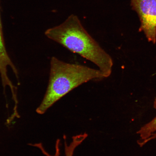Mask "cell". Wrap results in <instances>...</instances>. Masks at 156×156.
Masks as SVG:
<instances>
[{"label":"cell","instance_id":"cell-1","mask_svg":"<svg viewBox=\"0 0 156 156\" xmlns=\"http://www.w3.org/2000/svg\"><path fill=\"white\" fill-rule=\"evenodd\" d=\"M47 37L92 62L105 78L112 73V58L87 32L76 16L72 15L58 26L47 29Z\"/></svg>","mask_w":156,"mask_h":156},{"label":"cell","instance_id":"cell-2","mask_svg":"<svg viewBox=\"0 0 156 156\" xmlns=\"http://www.w3.org/2000/svg\"><path fill=\"white\" fill-rule=\"evenodd\" d=\"M105 78L104 74L99 69L66 63L53 56L50 60L47 89L36 112L39 114H44L54 103L76 88L92 80Z\"/></svg>","mask_w":156,"mask_h":156},{"label":"cell","instance_id":"cell-3","mask_svg":"<svg viewBox=\"0 0 156 156\" xmlns=\"http://www.w3.org/2000/svg\"><path fill=\"white\" fill-rule=\"evenodd\" d=\"M132 9L139 17L140 32L145 34L148 41L156 42V0H131Z\"/></svg>","mask_w":156,"mask_h":156},{"label":"cell","instance_id":"cell-4","mask_svg":"<svg viewBox=\"0 0 156 156\" xmlns=\"http://www.w3.org/2000/svg\"><path fill=\"white\" fill-rule=\"evenodd\" d=\"M156 109V98L154 103ZM139 136L138 145L142 147L152 140L156 139V116L151 121L142 126L137 132Z\"/></svg>","mask_w":156,"mask_h":156},{"label":"cell","instance_id":"cell-5","mask_svg":"<svg viewBox=\"0 0 156 156\" xmlns=\"http://www.w3.org/2000/svg\"><path fill=\"white\" fill-rule=\"evenodd\" d=\"M60 142H56L55 144V152L54 155H50L46 151L44 147L41 148V151L46 156H60ZM79 146V144L76 140H73L69 145H68L67 141H64V151L65 156H73L75 150Z\"/></svg>","mask_w":156,"mask_h":156}]
</instances>
